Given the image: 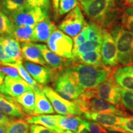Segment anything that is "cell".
Returning a JSON list of instances; mask_svg holds the SVG:
<instances>
[{
	"mask_svg": "<svg viewBox=\"0 0 133 133\" xmlns=\"http://www.w3.org/2000/svg\"><path fill=\"white\" fill-rule=\"evenodd\" d=\"M66 66L84 90L94 89L112 74L110 68L104 65L94 66L83 63L74 64L69 61Z\"/></svg>",
	"mask_w": 133,
	"mask_h": 133,
	"instance_id": "6da1fadb",
	"label": "cell"
},
{
	"mask_svg": "<svg viewBox=\"0 0 133 133\" xmlns=\"http://www.w3.org/2000/svg\"><path fill=\"white\" fill-rule=\"evenodd\" d=\"M55 91L68 101H75L80 97L84 89L79 86L67 66L63 68L54 80Z\"/></svg>",
	"mask_w": 133,
	"mask_h": 133,
	"instance_id": "7a4b0ae2",
	"label": "cell"
},
{
	"mask_svg": "<svg viewBox=\"0 0 133 133\" xmlns=\"http://www.w3.org/2000/svg\"><path fill=\"white\" fill-rule=\"evenodd\" d=\"M110 33L117 48L119 64L123 65L133 64V33L119 25L112 28Z\"/></svg>",
	"mask_w": 133,
	"mask_h": 133,
	"instance_id": "3957f363",
	"label": "cell"
},
{
	"mask_svg": "<svg viewBox=\"0 0 133 133\" xmlns=\"http://www.w3.org/2000/svg\"><path fill=\"white\" fill-rule=\"evenodd\" d=\"M9 17L15 25L35 26L39 22L49 19V12L41 8L26 4Z\"/></svg>",
	"mask_w": 133,
	"mask_h": 133,
	"instance_id": "277c9868",
	"label": "cell"
},
{
	"mask_svg": "<svg viewBox=\"0 0 133 133\" xmlns=\"http://www.w3.org/2000/svg\"><path fill=\"white\" fill-rule=\"evenodd\" d=\"M49 49L66 59H72L74 42L72 39L60 30H56L47 41Z\"/></svg>",
	"mask_w": 133,
	"mask_h": 133,
	"instance_id": "5b68a950",
	"label": "cell"
},
{
	"mask_svg": "<svg viewBox=\"0 0 133 133\" xmlns=\"http://www.w3.org/2000/svg\"><path fill=\"white\" fill-rule=\"evenodd\" d=\"M41 89L48 99H49L56 113L68 116L81 115V112L74 101L71 102L64 99L49 86H41Z\"/></svg>",
	"mask_w": 133,
	"mask_h": 133,
	"instance_id": "8992f818",
	"label": "cell"
},
{
	"mask_svg": "<svg viewBox=\"0 0 133 133\" xmlns=\"http://www.w3.org/2000/svg\"><path fill=\"white\" fill-rule=\"evenodd\" d=\"M86 24L80 8L77 6L66 15L60 24L59 29L68 36L75 37L82 31Z\"/></svg>",
	"mask_w": 133,
	"mask_h": 133,
	"instance_id": "52a82bcc",
	"label": "cell"
},
{
	"mask_svg": "<svg viewBox=\"0 0 133 133\" xmlns=\"http://www.w3.org/2000/svg\"><path fill=\"white\" fill-rule=\"evenodd\" d=\"M120 89L121 88L115 82L112 74L109 78L101 83L94 90L96 97L120 107L121 104Z\"/></svg>",
	"mask_w": 133,
	"mask_h": 133,
	"instance_id": "ba28073f",
	"label": "cell"
},
{
	"mask_svg": "<svg viewBox=\"0 0 133 133\" xmlns=\"http://www.w3.org/2000/svg\"><path fill=\"white\" fill-rule=\"evenodd\" d=\"M102 63L104 66L113 67L118 64V53L114 38L107 30L103 29L101 48Z\"/></svg>",
	"mask_w": 133,
	"mask_h": 133,
	"instance_id": "9c48e42d",
	"label": "cell"
},
{
	"mask_svg": "<svg viewBox=\"0 0 133 133\" xmlns=\"http://www.w3.org/2000/svg\"><path fill=\"white\" fill-rule=\"evenodd\" d=\"M115 4V0H91L81 1V6L87 17L97 23L112 6Z\"/></svg>",
	"mask_w": 133,
	"mask_h": 133,
	"instance_id": "30bf717a",
	"label": "cell"
},
{
	"mask_svg": "<svg viewBox=\"0 0 133 133\" xmlns=\"http://www.w3.org/2000/svg\"><path fill=\"white\" fill-rule=\"evenodd\" d=\"M38 86H31L22 78H16L12 76H5L3 85L0 87V93L11 97L16 98L28 91H33Z\"/></svg>",
	"mask_w": 133,
	"mask_h": 133,
	"instance_id": "8fae6325",
	"label": "cell"
},
{
	"mask_svg": "<svg viewBox=\"0 0 133 133\" xmlns=\"http://www.w3.org/2000/svg\"><path fill=\"white\" fill-rule=\"evenodd\" d=\"M112 76L119 87L133 91V65L116 67L112 71Z\"/></svg>",
	"mask_w": 133,
	"mask_h": 133,
	"instance_id": "7c38bea8",
	"label": "cell"
},
{
	"mask_svg": "<svg viewBox=\"0 0 133 133\" xmlns=\"http://www.w3.org/2000/svg\"><path fill=\"white\" fill-rule=\"evenodd\" d=\"M0 112L14 118L26 117L24 110L14 98L0 93Z\"/></svg>",
	"mask_w": 133,
	"mask_h": 133,
	"instance_id": "4fadbf2b",
	"label": "cell"
},
{
	"mask_svg": "<svg viewBox=\"0 0 133 133\" xmlns=\"http://www.w3.org/2000/svg\"><path fill=\"white\" fill-rule=\"evenodd\" d=\"M89 111L93 112L113 114L121 116H128L126 112L121 110V108L96 97L89 99Z\"/></svg>",
	"mask_w": 133,
	"mask_h": 133,
	"instance_id": "5bb4252c",
	"label": "cell"
},
{
	"mask_svg": "<svg viewBox=\"0 0 133 133\" xmlns=\"http://www.w3.org/2000/svg\"><path fill=\"white\" fill-rule=\"evenodd\" d=\"M83 117L91 121H94L104 127L118 128L121 123V117L115 115L101 114L89 111L82 114Z\"/></svg>",
	"mask_w": 133,
	"mask_h": 133,
	"instance_id": "9a60e30c",
	"label": "cell"
},
{
	"mask_svg": "<svg viewBox=\"0 0 133 133\" xmlns=\"http://www.w3.org/2000/svg\"><path fill=\"white\" fill-rule=\"evenodd\" d=\"M24 65L30 75L38 83L44 85L51 81L52 73L48 66H41L30 62H24Z\"/></svg>",
	"mask_w": 133,
	"mask_h": 133,
	"instance_id": "2e32d148",
	"label": "cell"
},
{
	"mask_svg": "<svg viewBox=\"0 0 133 133\" xmlns=\"http://www.w3.org/2000/svg\"><path fill=\"white\" fill-rule=\"evenodd\" d=\"M5 52L15 64L23 62V56L19 41L9 35H1Z\"/></svg>",
	"mask_w": 133,
	"mask_h": 133,
	"instance_id": "e0dca14e",
	"label": "cell"
},
{
	"mask_svg": "<svg viewBox=\"0 0 133 133\" xmlns=\"http://www.w3.org/2000/svg\"><path fill=\"white\" fill-rule=\"evenodd\" d=\"M123 9L124 8L114 4L108 10L97 24L103 29L111 30L114 26L118 25V24L121 22Z\"/></svg>",
	"mask_w": 133,
	"mask_h": 133,
	"instance_id": "ac0fdd59",
	"label": "cell"
},
{
	"mask_svg": "<svg viewBox=\"0 0 133 133\" xmlns=\"http://www.w3.org/2000/svg\"><path fill=\"white\" fill-rule=\"evenodd\" d=\"M22 54L26 61L35 64L47 66V63L44 61L38 44L32 43H22L21 44Z\"/></svg>",
	"mask_w": 133,
	"mask_h": 133,
	"instance_id": "d6986e66",
	"label": "cell"
},
{
	"mask_svg": "<svg viewBox=\"0 0 133 133\" xmlns=\"http://www.w3.org/2000/svg\"><path fill=\"white\" fill-rule=\"evenodd\" d=\"M33 92L35 95V108L32 114L34 115H39L42 114H53L54 110L48 97L42 91L41 86L39 85L36 88Z\"/></svg>",
	"mask_w": 133,
	"mask_h": 133,
	"instance_id": "ffe728a7",
	"label": "cell"
},
{
	"mask_svg": "<svg viewBox=\"0 0 133 133\" xmlns=\"http://www.w3.org/2000/svg\"><path fill=\"white\" fill-rule=\"evenodd\" d=\"M57 115H36L26 116L25 120L29 123L41 124L44 127L57 133H62L64 131L60 128L57 123Z\"/></svg>",
	"mask_w": 133,
	"mask_h": 133,
	"instance_id": "44dd1931",
	"label": "cell"
},
{
	"mask_svg": "<svg viewBox=\"0 0 133 133\" xmlns=\"http://www.w3.org/2000/svg\"><path fill=\"white\" fill-rule=\"evenodd\" d=\"M56 30V25L49 19L39 22L34 26V42H47Z\"/></svg>",
	"mask_w": 133,
	"mask_h": 133,
	"instance_id": "7402d4cb",
	"label": "cell"
},
{
	"mask_svg": "<svg viewBox=\"0 0 133 133\" xmlns=\"http://www.w3.org/2000/svg\"><path fill=\"white\" fill-rule=\"evenodd\" d=\"M38 48L40 49L44 61L48 65L54 69H62L65 66H66L69 61H66L64 57H61L59 55L55 54L49 49L44 44H38Z\"/></svg>",
	"mask_w": 133,
	"mask_h": 133,
	"instance_id": "603a6c76",
	"label": "cell"
},
{
	"mask_svg": "<svg viewBox=\"0 0 133 133\" xmlns=\"http://www.w3.org/2000/svg\"><path fill=\"white\" fill-rule=\"evenodd\" d=\"M11 37L22 43L34 41V26H17L13 24Z\"/></svg>",
	"mask_w": 133,
	"mask_h": 133,
	"instance_id": "cb8c5ba5",
	"label": "cell"
},
{
	"mask_svg": "<svg viewBox=\"0 0 133 133\" xmlns=\"http://www.w3.org/2000/svg\"><path fill=\"white\" fill-rule=\"evenodd\" d=\"M83 120L81 118L78 116L70 117L58 115L57 123L61 129L64 131H70L77 132L79 126L83 124Z\"/></svg>",
	"mask_w": 133,
	"mask_h": 133,
	"instance_id": "d4e9b609",
	"label": "cell"
},
{
	"mask_svg": "<svg viewBox=\"0 0 133 133\" xmlns=\"http://www.w3.org/2000/svg\"><path fill=\"white\" fill-rule=\"evenodd\" d=\"M15 99L26 114H32L35 108V95L33 91H26Z\"/></svg>",
	"mask_w": 133,
	"mask_h": 133,
	"instance_id": "484cf974",
	"label": "cell"
},
{
	"mask_svg": "<svg viewBox=\"0 0 133 133\" xmlns=\"http://www.w3.org/2000/svg\"><path fill=\"white\" fill-rule=\"evenodd\" d=\"M72 61H79L83 64L94 66L102 65L101 49H97L79 55L78 57L72 59Z\"/></svg>",
	"mask_w": 133,
	"mask_h": 133,
	"instance_id": "4316f807",
	"label": "cell"
},
{
	"mask_svg": "<svg viewBox=\"0 0 133 133\" xmlns=\"http://www.w3.org/2000/svg\"><path fill=\"white\" fill-rule=\"evenodd\" d=\"M102 43V39H92L86 41L76 48L73 49L72 59L84 53L91 52L97 49H101Z\"/></svg>",
	"mask_w": 133,
	"mask_h": 133,
	"instance_id": "83f0119b",
	"label": "cell"
},
{
	"mask_svg": "<svg viewBox=\"0 0 133 133\" xmlns=\"http://www.w3.org/2000/svg\"><path fill=\"white\" fill-rule=\"evenodd\" d=\"M29 124L24 119H13L5 127V133H29Z\"/></svg>",
	"mask_w": 133,
	"mask_h": 133,
	"instance_id": "f1b7e54d",
	"label": "cell"
},
{
	"mask_svg": "<svg viewBox=\"0 0 133 133\" xmlns=\"http://www.w3.org/2000/svg\"><path fill=\"white\" fill-rule=\"evenodd\" d=\"M26 4V0H3L1 9L3 12L9 16L11 14L24 7Z\"/></svg>",
	"mask_w": 133,
	"mask_h": 133,
	"instance_id": "f546056e",
	"label": "cell"
},
{
	"mask_svg": "<svg viewBox=\"0 0 133 133\" xmlns=\"http://www.w3.org/2000/svg\"><path fill=\"white\" fill-rule=\"evenodd\" d=\"M12 26L13 24L7 15L0 11V35H11Z\"/></svg>",
	"mask_w": 133,
	"mask_h": 133,
	"instance_id": "4dcf8cb0",
	"label": "cell"
},
{
	"mask_svg": "<svg viewBox=\"0 0 133 133\" xmlns=\"http://www.w3.org/2000/svg\"><path fill=\"white\" fill-rule=\"evenodd\" d=\"M121 23L129 31L133 33V8L128 6L124 8Z\"/></svg>",
	"mask_w": 133,
	"mask_h": 133,
	"instance_id": "1f68e13d",
	"label": "cell"
},
{
	"mask_svg": "<svg viewBox=\"0 0 133 133\" xmlns=\"http://www.w3.org/2000/svg\"><path fill=\"white\" fill-rule=\"evenodd\" d=\"M13 67H16L17 69L18 72H19L21 77L24 81H25L28 84H29L30 85L33 86V87H36V86H39V84H38L36 81L33 79V78L31 77V76L25 68H24V66L22 65V62L16 63L13 66Z\"/></svg>",
	"mask_w": 133,
	"mask_h": 133,
	"instance_id": "d6a6232c",
	"label": "cell"
},
{
	"mask_svg": "<svg viewBox=\"0 0 133 133\" xmlns=\"http://www.w3.org/2000/svg\"><path fill=\"white\" fill-rule=\"evenodd\" d=\"M77 0H60L59 16H62L70 12L78 6Z\"/></svg>",
	"mask_w": 133,
	"mask_h": 133,
	"instance_id": "836d02e7",
	"label": "cell"
},
{
	"mask_svg": "<svg viewBox=\"0 0 133 133\" xmlns=\"http://www.w3.org/2000/svg\"><path fill=\"white\" fill-rule=\"evenodd\" d=\"M89 40V29L88 24H86L82 31L74 38V49Z\"/></svg>",
	"mask_w": 133,
	"mask_h": 133,
	"instance_id": "e575fe53",
	"label": "cell"
},
{
	"mask_svg": "<svg viewBox=\"0 0 133 133\" xmlns=\"http://www.w3.org/2000/svg\"><path fill=\"white\" fill-rule=\"evenodd\" d=\"M84 123L91 133H108L107 129H104L102 125L94 121L84 119Z\"/></svg>",
	"mask_w": 133,
	"mask_h": 133,
	"instance_id": "d590c367",
	"label": "cell"
},
{
	"mask_svg": "<svg viewBox=\"0 0 133 133\" xmlns=\"http://www.w3.org/2000/svg\"><path fill=\"white\" fill-rule=\"evenodd\" d=\"M0 63H1V65L9 66H13L16 64L8 57L6 52H5L1 35H0Z\"/></svg>",
	"mask_w": 133,
	"mask_h": 133,
	"instance_id": "8d00e7d4",
	"label": "cell"
},
{
	"mask_svg": "<svg viewBox=\"0 0 133 133\" xmlns=\"http://www.w3.org/2000/svg\"><path fill=\"white\" fill-rule=\"evenodd\" d=\"M118 128L129 133H133V116L121 117V123Z\"/></svg>",
	"mask_w": 133,
	"mask_h": 133,
	"instance_id": "74e56055",
	"label": "cell"
},
{
	"mask_svg": "<svg viewBox=\"0 0 133 133\" xmlns=\"http://www.w3.org/2000/svg\"><path fill=\"white\" fill-rule=\"evenodd\" d=\"M26 4L33 7H39L49 12L50 9L49 0H26Z\"/></svg>",
	"mask_w": 133,
	"mask_h": 133,
	"instance_id": "f35d334b",
	"label": "cell"
},
{
	"mask_svg": "<svg viewBox=\"0 0 133 133\" xmlns=\"http://www.w3.org/2000/svg\"><path fill=\"white\" fill-rule=\"evenodd\" d=\"M0 72L8 75V76H12L16 78H21V76L19 75L17 69L16 67L13 66H4V67L0 68Z\"/></svg>",
	"mask_w": 133,
	"mask_h": 133,
	"instance_id": "ab89813d",
	"label": "cell"
},
{
	"mask_svg": "<svg viewBox=\"0 0 133 133\" xmlns=\"http://www.w3.org/2000/svg\"><path fill=\"white\" fill-rule=\"evenodd\" d=\"M30 130V133H55L54 131L47 128L35 124L31 125Z\"/></svg>",
	"mask_w": 133,
	"mask_h": 133,
	"instance_id": "60d3db41",
	"label": "cell"
},
{
	"mask_svg": "<svg viewBox=\"0 0 133 133\" xmlns=\"http://www.w3.org/2000/svg\"><path fill=\"white\" fill-rule=\"evenodd\" d=\"M12 120L13 119H11L8 115H6L0 112V124L1 125H3L6 127Z\"/></svg>",
	"mask_w": 133,
	"mask_h": 133,
	"instance_id": "b9f144b4",
	"label": "cell"
},
{
	"mask_svg": "<svg viewBox=\"0 0 133 133\" xmlns=\"http://www.w3.org/2000/svg\"><path fill=\"white\" fill-rule=\"evenodd\" d=\"M52 6L53 11H54V19L56 21H57L59 18V7L60 0H52Z\"/></svg>",
	"mask_w": 133,
	"mask_h": 133,
	"instance_id": "7bdbcfd3",
	"label": "cell"
},
{
	"mask_svg": "<svg viewBox=\"0 0 133 133\" xmlns=\"http://www.w3.org/2000/svg\"><path fill=\"white\" fill-rule=\"evenodd\" d=\"M107 131L108 133H129L119 128H108Z\"/></svg>",
	"mask_w": 133,
	"mask_h": 133,
	"instance_id": "ee69618b",
	"label": "cell"
},
{
	"mask_svg": "<svg viewBox=\"0 0 133 133\" xmlns=\"http://www.w3.org/2000/svg\"><path fill=\"white\" fill-rule=\"evenodd\" d=\"M76 133H91L90 131L89 130V129L88 128L87 126L86 125V124L84 123V119L83 120V124H81L79 126L78 130Z\"/></svg>",
	"mask_w": 133,
	"mask_h": 133,
	"instance_id": "f6af8a7d",
	"label": "cell"
},
{
	"mask_svg": "<svg viewBox=\"0 0 133 133\" xmlns=\"http://www.w3.org/2000/svg\"><path fill=\"white\" fill-rule=\"evenodd\" d=\"M115 3L116 6L123 8L124 4H126V0H115Z\"/></svg>",
	"mask_w": 133,
	"mask_h": 133,
	"instance_id": "bcb514c9",
	"label": "cell"
},
{
	"mask_svg": "<svg viewBox=\"0 0 133 133\" xmlns=\"http://www.w3.org/2000/svg\"><path fill=\"white\" fill-rule=\"evenodd\" d=\"M5 78V74L2 72H0V87L3 85Z\"/></svg>",
	"mask_w": 133,
	"mask_h": 133,
	"instance_id": "7dc6e473",
	"label": "cell"
},
{
	"mask_svg": "<svg viewBox=\"0 0 133 133\" xmlns=\"http://www.w3.org/2000/svg\"><path fill=\"white\" fill-rule=\"evenodd\" d=\"M126 4L133 8V0H126Z\"/></svg>",
	"mask_w": 133,
	"mask_h": 133,
	"instance_id": "c3c4849f",
	"label": "cell"
},
{
	"mask_svg": "<svg viewBox=\"0 0 133 133\" xmlns=\"http://www.w3.org/2000/svg\"><path fill=\"white\" fill-rule=\"evenodd\" d=\"M0 133H5V126L0 124Z\"/></svg>",
	"mask_w": 133,
	"mask_h": 133,
	"instance_id": "681fc988",
	"label": "cell"
},
{
	"mask_svg": "<svg viewBox=\"0 0 133 133\" xmlns=\"http://www.w3.org/2000/svg\"><path fill=\"white\" fill-rule=\"evenodd\" d=\"M3 1V0H0V9H1V8H2Z\"/></svg>",
	"mask_w": 133,
	"mask_h": 133,
	"instance_id": "f907efd6",
	"label": "cell"
},
{
	"mask_svg": "<svg viewBox=\"0 0 133 133\" xmlns=\"http://www.w3.org/2000/svg\"><path fill=\"white\" fill-rule=\"evenodd\" d=\"M56 133H57V132H56ZM62 133H74V132H73L72 131H66Z\"/></svg>",
	"mask_w": 133,
	"mask_h": 133,
	"instance_id": "816d5d0a",
	"label": "cell"
},
{
	"mask_svg": "<svg viewBox=\"0 0 133 133\" xmlns=\"http://www.w3.org/2000/svg\"><path fill=\"white\" fill-rule=\"evenodd\" d=\"M79 1H91V0H79Z\"/></svg>",
	"mask_w": 133,
	"mask_h": 133,
	"instance_id": "f5cc1de1",
	"label": "cell"
},
{
	"mask_svg": "<svg viewBox=\"0 0 133 133\" xmlns=\"http://www.w3.org/2000/svg\"><path fill=\"white\" fill-rule=\"evenodd\" d=\"M1 65V63H0V65Z\"/></svg>",
	"mask_w": 133,
	"mask_h": 133,
	"instance_id": "db71d44e",
	"label": "cell"
}]
</instances>
